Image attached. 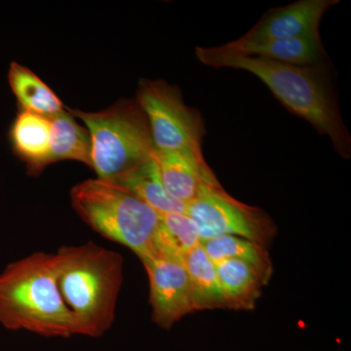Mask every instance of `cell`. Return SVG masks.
<instances>
[{
    "mask_svg": "<svg viewBox=\"0 0 351 351\" xmlns=\"http://www.w3.org/2000/svg\"><path fill=\"white\" fill-rule=\"evenodd\" d=\"M135 99L149 121L154 149L204 158V120L199 110L184 103L179 88L163 80H141Z\"/></svg>",
    "mask_w": 351,
    "mask_h": 351,
    "instance_id": "cell-6",
    "label": "cell"
},
{
    "mask_svg": "<svg viewBox=\"0 0 351 351\" xmlns=\"http://www.w3.org/2000/svg\"><path fill=\"white\" fill-rule=\"evenodd\" d=\"M71 200L76 214L95 232L130 249L140 260L151 257L161 214L144 201L98 178L75 184Z\"/></svg>",
    "mask_w": 351,
    "mask_h": 351,
    "instance_id": "cell-4",
    "label": "cell"
},
{
    "mask_svg": "<svg viewBox=\"0 0 351 351\" xmlns=\"http://www.w3.org/2000/svg\"><path fill=\"white\" fill-rule=\"evenodd\" d=\"M49 117L22 110L10 130L13 151L32 175H38L52 163L50 156Z\"/></svg>",
    "mask_w": 351,
    "mask_h": 351,
    "instance_id": "cell-11",
    "label": "cell"
},
{
    "mask_svg": "<svg viewBox=\"0 0 351 351\" xmlns=\"http://www.w3.org/2000/svg\"><path fill=\"white\" fill-rule=\"evenodd\" d=\"M8 82L23 110L46 117L64 110L59 97L27 66L11 63Z\"/></svg>",
    "mask_w": 351,
    "mask_h": 351,
    "instance_id": "cell-17",
    "label": "cell"
},
{
    "mask_svg": "<svg viewBox=\"0 0 351 351\" xmlns=\"http://www.w3.org/2000/svg\"><path fill=\"white\" fill-rule=\"evenodd\" d=\"M186 214L195 221L201 242L232 235L267 247L276 233L271 218L260 208L235 199L221 184L205 188L188 204Z\"/></svg>",
    "mask_w": 351,
    "mask_h": 351,
    "instance_id": "cell-7",
    "label": "cell"
},
{
    "mask_svg": "<svg viewBox=\"0 0 351 351\" xmlns=\"http://www.w3.org/2000/svg\"><path fill=\"white\" fill-rule=\"evenodd\" d=\"M152 156L166 191L171 197L184 204L195 200L205 188L221 184L205 158L156 149Z\"/></svg>",
    "mask_w": 351,
    "mask_h": 351,
    "instance_id": "cell-10",
    "label": "cell"
},
{
    "mask_svg": "<svg viewBox=\"0 0 351 351\" xmlns=\"http://www.w3.org/2000/svg\"><path fill=\"white\" fill-rule=\"evenodd\" d=\"M215 265L225 308L253 309L270 277L242 261H221Z\"/></svg>",
    "mask_w": 351,
    "mask_h": 351,
    "instance_id": "cell-12",
    "label": "cell"
},
{
    "mask_svg": "<svg viewBox=\"0 0 351 351\" xmlns=\"http://www.w3.org/2000/svg\"><path fill=\"white\" fill-rule=\"evenodd\" d=\"M198 61L215 69L248 71L265 83L293 114L311 123L331 140L343 158H350L351 138L328 80L325 64L294 66L260 57L241 56L218 47H196Z\"/></svg>",
    "mask_w": 351,
    "mask_h": 351,
    "instance_id": "cell-1",
    "label": "cell"
},
{
    "mask_svg": "<svg viewBox=\"0 0 351 351\" xmlns=\"http://www.w3.org/2000/svg\"><path fill=\"white\" fill-rule=\"evenodd\" d=\"M159 214H186L188 205L171 197L164 188L152 156L113 180Z\"/></svg>",
    "mask_w": 351,
    "mask_h": 351,
    "instance_id": "cell-13",
    "label": "cell"
},
{
    "mask_svg": "<svg viewBox=\"0 0 351 351\" xmlns=\"http://www.w3.org/2000/svg\"><path fill=\"white\" fill-rule=\"evenodd\" d=\"M51 122V161L75 160L92 166V143L89 131L80 126L71 112L57 113Z\"/></svg>",
    "mask_w": 351,
    "mask_h": 351,
    "instance_id": "cell-16",
    "label": "cell"
},
{
    "mask_svg": "<svg viewBox=\"0 0 351 351\" xmlns=\"http://www.w3.org/2000/svg\"><path fill=\"white\" fill-rule=\"evenodd\" d=\"M338 3L339 0H300L272 9L243 36L221 47L239 52L269 41L319 34L320 21L325 12Z\"/></svg>",
    "mask_w": 351,
    "mask_h": 351,
    "instance_id": "cell-8",
    "label": "cell"
},
{
    "mask_svg": "<svg viewBox=\"0 0 351 351\" xmlns=\"http://www.w3.org/2000/svg\"><path fill=\"white\" fill-rule=\"evenodd\" d=\"M0 323L47 338L75 336V323L58 286L55 253L32 254L0 274Z\"/></svg>",
    "mask_w": 351,
    "mask_h": 351,
    "instance_id": "cell-3",
    "label": "cell"
},
{
    "mask_svg": "<svg viewBox=\"0 0 351 351\" xmlns=\"http://www.w3.org/2000/svg\"><path fill=\"white\" fill-rule=\"evenodd\" d=\"M201 245L214 263L226 260L242 261L257 267L267 276L271 274V263L267 249L250 240L223 235L205 240Z\"/></svg>",
    "mask_w": 351,
    "mask_h": 351,
    "instance_id": "cell-19",
    "label": "cell"
},
{
    "mask_svg": "<svg viewBox=\"0 0 351 351\" xmlns=\"http://www.w3.org/2000/svg\"><path fill=\"white\" fill-rule=\"evenodd\" d=\"M69 112L89 131L91 168L98 179L113 181L147 160L154 151L149 121L136 99H121L101 112Z\"/></svg>",
    "mask_w": 351,
    "mask_h": 351,
    "instance_id": "cell-5",
    "label": "cell"
},
{
    "mask_svg": "<svg viewBox=\"0 0 351 351\" xmlns=\"http://www.w3.org/2000/svg\"><path fill=\"white\" fill-rule=\"evenodd\" d=\"M182 263L188 272L195 311L225 308L216 265L202 245L189 252Z\"/></svg>",
    "mask_w": 351,
    "mask_h": 351,
    "instance_id": "cell-18",
    "label": "cell"
},
{
    "mask_svg": "<svg viewBox=\"0 0 351 351\" xmlns=\"http://www.w3.org/2000/svg\"><path fill=\"white\" fill-rule=\"evenodd\" d=\"M230 53L241 56L263 58L294 66L325 64L327 58L319 34L269 41Z\"/></svg>",
    "mask_w": 351,
    "mask_h": 351,
    "instance_id": "cell-14",
    "label": "cell"
},
{
    "mask_svg": "<svg viewBox=\"0 0 351 351\" xmlns=\"http://www.w3.org/2000/svg\"><path fill=\"white\" fill-rule=\"evenodd\" d=\"M200 244L197 226L188 214H163L152 240L151 257L147 258L182 263L189 252Z\"/></svg>",
    "mask_w": 351,
    "mask_h": 351,
    "instance_id": "cell-15",
    "label": "cell"
},
{
    "mask_svg": "<svg viewBox=\"0 0 351 351\" xmlns=\"http://www.w3.org/2000/svg\"><path fill=\"white\" fill-rule=\"evenodd\" d=\"M149 276L152 321L170 329L182 317L195 311L188 272L177 261L141 258Z\"/></svg>",
    "mask_w": 351,
    "mask_h": 351,
    "instance_id": "cell-9",
    "label": "cell"
},
{
    "mask_svg": "<svg viewBox=\"0 0 351 351\" xmlns=\"http://www.w3.org/2000/svg\"><path fill=\"white\" fill-rule=\"evenodd\" d=\"M57 280L75 335L99 338L112 328L123 282V258L94 242L55 253Z\"/></svg>",
    "mask_w": 351,
    "mask_h": 351,
    "instance_id": "cell-2",
    "label": "cell"
}]
</instances>
